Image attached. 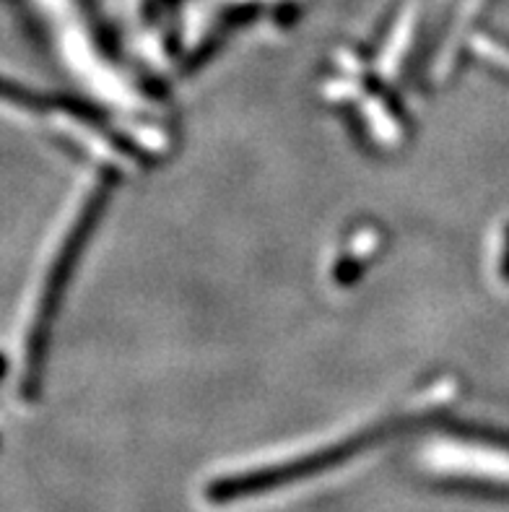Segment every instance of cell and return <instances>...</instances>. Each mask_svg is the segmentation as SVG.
<instances>
[{"mask_svg":"<svg viewBox=\"0 0 509 512\" xmlns=\"http://www.w3.org/2000/svg\"><path fill=\"white\" fill-rule=\"evenodd\" d=\"M502 271H504V276H507V279H509V234H507V255H504Z\"/></svg>","mask_w":509,"mask_h":512,"instance_id":"5","label":"cell"},{"mask_svg":"<svg viewBox=\"0 0 509 512\" xmlns=\"http://www.w3.org/2000/svg\"><path fill=\"white\" fill-rule=\"evenodd\" d=\"M387 437V429H372V432H361V435L351 437V440L341 442L336 448H325L320 453L304 455L299 461H291L286 466H271V468H258V471H247V474L226 476V479H216L213 484H208L206 494L213 505H226V502H234L239 497H250V494L260 492H273L278 487H286V484H297L304 476L320 474V471H328V468H336L341 463H346L348 458H354L356 453H361L364 448L374 445Z\"/></svg>","mask_w":509,"mask_h":512,"instance_id":"1","label":"cell"},{"mask_svg":"<svg viewBox=\"0 0 509 512\" xmlns=\"http://www.w3.org/2000/svg\"><path fill=\"white\" fill-rule=\"evenodd\" d=\"M439 487H447L452 492L481 494V497H497V500H509V484H497V481L481 479H445Z\"/></svg>","mask_w":509,"mask_h":512,"instance_id":"3","label":"cell"},{"mask_svg":"<svg viewBox=\"0 0 509 512\" xmlns=\"http://www.w3.org/2000/svg\"><path fill=\"white\" fill-rule=\"evenodd\" d=\"M0 102L19 104L21 110H42L45 107V99L37 97L34 91L21 89V86L11 84V81H3V78H0Z\"/></svg>","mask_w":509,"mask_h":512,"instance_id":"4","label":"cell"},{"mask_svg":"<svg viewBox=\"0 0 509 512\" xmlns=\"http://www.w3.org/2000/svg\"><path fill=\"white\" fill-rule=\"evenodd\" d=\"M91 216H94V203L86 206V214H81L76 219V224L71 227V234L65 237L63 250L55 258V263L50 266V273H47L45 286H42V294H39L37 310H34L32 328H29V338H26V367H29V380H37L39 370V359L45 354L47 336H50V325L52 318H55V310H58V302L63 297V289L71 279V268L76 263L78 247L84 245L86 229L91 224Z\"/></svg>","mask_w":509,"mask_h":512,"instance_id":"2","label":"cell"}]
</instances>
